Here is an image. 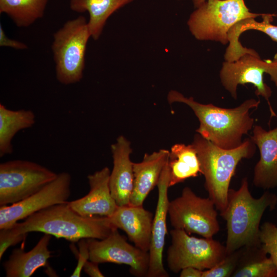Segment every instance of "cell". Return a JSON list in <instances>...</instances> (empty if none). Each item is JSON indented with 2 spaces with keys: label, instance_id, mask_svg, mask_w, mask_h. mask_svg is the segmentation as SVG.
Masks as SVG:
<instances>
[{
  "label": "cell",
  "instance_id": "cell-26",
  "mask_svg": "<svg viewBox=\"0 0 277 277\" xmlns=\"http://www.w3.org/2000/svg\"><path fill=\"white\" fill-rule=\"evenodd\" d=\"M242 248L227 254L213 267L204 270L202 277H230L234 271L241 253Z\"/></svg>",
  "mask_w": 277,
  "mask_h": 277
},
{
  "label": "cell",
  "instance_id": "cell-29",
  "mask_svg": "<svg viewBox=\"0 0 277 277\" xmlns=\"http://www.w3.org/2000/svg\"><path fill=\"white\" fill-rule=\"evenodd\" d=\"M79 253L78 254V261L76 267L71 276H81L82 270L86 262L89 260V252L87 240L85 239H81L78 242Z\"/></svg>",
  "mask_w": 277,
  "mask_h": 277
},
{
  "label": "cell",
  "instance_id": "cell-17",
  "mask_svg": "<svg viewBox=\"0 0 277 277\" xmlns=\"http://www.w3.org/2000/svg\"><path fill=\"white\" fill-rule=\"evenodd\" d=\"M116 228L123 230L134 245L149 252L153 216L143 205L130 204L118 206L114 212L108 217Z\"/></svg>",
  "mask_w": 277,
  "mask_h": 277
},
{
  "label": "cell",
  "instance_id": "cell-6",
  "mask_svg": "<svg viewBox=\"0 0 277 277\" xmlns=\"http://www.w3.org/2000/svg\"><path fill=\"white\" fill-rule=\"evenodd\" d=\"M90 37L88 22L83 16L68 21L54 34L51 48L56 77L62 84H73L83 78Z\"/></svg>",
  "mask_w": 277,
  "mask_h": 277
},
{
  "label": "cell",
  "instance_id": "cell-14",
  "mask_svg": "<svg viewBox=\"0 0 277 277\" xmlns=\"http://www.w3.org/2000/svg\"><path fill=\"white\" fill-rule=\"evenodd\" d=\"M110 172L105 167L88 175V193L79 199L68 201L69 207L83 216H110L118 207L109 187Z\"/></svg>",
  "mask_w": 277,
  "mask_h": 277
},
{
  "label": "cell",
  "instance_id": "cell-12",
  "mask_svg": "<svg viewBox=\"0 0 277 277\" xmlns=\"http://www.w3.org/2000/svg\"><path fill=\"white\" fill-rule=\"evenodd\" d=\"M71 175L62 172L30 196L10 205L1 206L0 229L11 227L18 221L50 206L67 203L71 193Z\"/></svg>",
  "mask_w": 277,
  "mask_h": 277
},
{
  "label": "cell",
  "instance_id": "cell-30",
  "mask_svg": "<svg viewBox=\"0 0 277 277\" xmlns=\"http://www.w3.org/2000/svg\"><path fill=\"white\" fill-rule=\"evenodd\" d=\"M0 46L9 47L20 50L27 48V46L24 43L8 37L1 25H0Z\"/></svg>",
  "mask_w": 277,
  "mask_h": 277
},
{
  "label": "cell",
  "instance_id": "cell-8",
  "mask_svg": "<svg viewBox=\"0 0 277 277\" xmlns=\"http://www.w3.org/2000/svg\"><path fill=\"white\" fill-rule=\"evenodd\" d=\"M58 173L35 162L14 160L0 164V206L21 201L54 180Z\"/></svg>",
  "mask_w": 277,
  "mask_h": 277
},
{
  "label": "cell",
  "instance_id": "cell-34",
  "mask_svg": "<svg viewBox=\"0 0 277 277\" xmlns=\"http://www.w3.org/2000/svg\"><path fill=\"white\" fill-rule=\"evenodd\" d=\"M194 8H197L207 0H192Z\"/></svg>",
  "mask_w": 277,
  "mask_h": 277
},
{
  "label": "cell",
  "instance_id": "cell-19",
  "mask_svg": "<svg viewBox=\"0 0 277 277\" xmlns=\"http://www.w3.org/2000/svg\"><path fill=\"white\" fill-rule=\"evenodd\" d=\"M51 235L44 234L30 251L14 249L3 265L6 277H29L38 268L46 266L51 256L48 249Z\"/></svg>",
  "mask_w": 277,
  "mask_h": 277
},
{
  "label": "cell",
  "instance_id": "cell-9",
  "mask_svg": "<svg viewBox=\"0 0 277 277\" xmlns=\"http://www.w3.org/2000/svg\"><path fill=\"white\" fill-rule=\"evenodd\" d=\"M215 209L209 197L197 196L190 187H185L180 196L169 202L168 215L173 228L211 238L220 230Z\"/></svg>",
  "mask_w": 277,
  "mask_h": 277
},
{
  "label": "cell",
  "instance_id": "cell-25",
  "mask_svg": "<svg viewBox=\"0 0 277 277\" xmlns=\"http://www.w3.org/2000/svg\"><path fill=\"white\" fill-rule=\"evenodd\" d=\"M48 0H0V13L18 27H27L44 14Z\"/></svg>",
  "mask_w": 277,
  "mask_h": 277
},
{
  "label": "cell",
  "instance_id": "cell-16",
  "mask_svg": "<svg viewBox=\"0 0 277 277\" xmlns=\"http://www.w3.org/2000/svg\"><path fill=\"white\" fill-rule=\"evenodd\" d=\"M250 138L260 153L254 168L253 185L264 189L277 187V126L267 131L255 125Z\"/></svg>",
  "mask_w": 277,
  "mask_h": 277
},
{
  "label": "cell",
  "instance_id": "cell-32",
  "mask_svg": "<svg viewBox=\"0 0 277 277\" xmlns=\"http://www.w3.org/2000/svg\"><path fill=\"white\" fill-rule=\"evenodd\" d=\"M266 73L270 76L271 80L277 87V53L274 55L272 60H271Z\"/></svg>",
  "mask_w": 277,
  "mask_h": 277
},
{
  "label": "cell",
  "instance_id": "cell-7",
  "mask_svg": "<svg viewBox=\"0 0 277 277\" xmlns=\"http://www.w3.org/2000/svg\"><path fill=\"white\" fill-rule=\"evenodd\" d=\"M170 233L171 244L166 261L168 268L173 273H177L188 267L201 270L210 269L227 254L225 246L213 238H197L175 228Z\"/></svg>",
  "mask_w": 277,
  "mask_h": 277
},
{
  "label": "cell",
  "instance_id": "cell-13",
  "mask_svg": "<svg viewBox=\"0 0 277 277\" xmlns=\"http://www.w3.org/2000/svg\"><path fill=\"white\" fill-rule=\"evenodd\" d=\"M169 180L170 171L168 161L157 185L158 197L152 222L149 250V265L147 277L169 276L163 265V254L167 233V216L170 202L168 195Z\"/></svg>",
  "mask_w": 277,
  "mask_h": 277
},
{
  "label": "cell",
  "instance_id": "cell-24",
  "mask_svg": "<svg viewBox=\"0 0 277 277\" xmlns=\"http://www.w3.org/2000/svg\"><path fill=\"white\" fill-rule=\"evenodd\" d=\"M260 245L242 248L232 277H277V266Z\"/></svg>",
  "mask_w": 277,
  "mask_h": 277
},
{
  "label": "cell",
  "instance_id": "cell-27",
  "mask_svg": "<svg viewBox=\"0 0 277 277\" xmlns=\"http://www.w3.org/2000/svg\"><path fill=\"white\" fill-rule=\"evenodd\" d=\"M259 239L262 247L277 266V225L264 223L260 226Z\"/></svg>",
  "mask_w": 277,
  "mask_h": 277
},
{
  "label": "cell",
  "instance_id": "cell-31",
  "mask_svg": "<svg viewBox=\"0 0 277 277\" xmlns=\"http://www.w3.org/2000/svg\"><path fill=\"white\" fill-rule=\"evenodd\" d=\"M98 264V263L88 260L85 264L83 269L91 277H103L104 275L100 270Z\"/></svg>",
  "mask_w": 277,
  "mask_h": 277
},
{
  "label": "cell",
  "instance_id": "cell-15",
  "mask_svg": "<svg viewBox=\"0 0 277 277\" xmlns=\"http://www.w3.org/2000/svg\"><path fill=\"white\" fill-rule=\"evenodd\" d=\"M113 168L109 177L111 195L118 206L130 204L133 188V163L130 142L123 135L119 136L111 145Z\"/></svg>",
  "mask_w": 277,
  "mask_h": 277
},
{
  "label": "cell",
  "instance_id": "cell-5",
  "mask_svg": "<svg viewBox=\"0 0 277 277\" xmlns=\"http://www.w3.org/2000/svg\"><path fill=\"white\" fill-rule=\"evenodd\" d=\"M263 14L251 12L245 0H207L195 8L187 21L192 35L199 41L228 44V33L240 21Z\"/></svg>",
  "mask_w": 277,
  "mask_h": 277
},
{
  "label": "cell",
  "instance_id": "cell-1",
  "mask_svg": "<svg viewBox=\"0 0 277 277\" xmlns=\"http://www.w3.org/2000/svg\"><path fill=\"white\" fill-rule=\"evenodd\" d=\"M170 104L183 103L189 106L197 117L200 125L196 133L214 145L225 149L236 148L243 143L244 135L248 134L254 126V118L250 111L256 109L260 100L250 98L239 106L224 108L212 104H204L193 97H186L176 90L167 95Z\"/></svg>",
  "mask_w": 277,
  "mask_h": 277
},
{
  "label": "cell",
  "instance_id": "cell-11",
  "mask_svg": "<svg viewBox=\"0 0 277 277\" xmlns=\"http://www.w3.org/2000/svg\"><path fill=\"white\" fill-rule=\"evenodd\" d=\"M86 240L90 261L98 264L111 263L127 265L133 275L147 276L149 265V252L129 243L117 229L104 239Z\"/></svg>",
  "mask_w": 277,
  "mask_h": 277
},
{
  "label": "cell",
  "instance_id": "cell-20",
  "mask_svg": "<svg viewBox=\"0 0 277 277\" xmlns=\"http://www.w3.org/2000/svg\"><path fill=\"white\" fill-rule=\"evenodd\" d=\"M263 21L258 22L255 18L242 19L234 25L228 33V46L224 54L225 61L233 62L246 53H256L254 50L244 47L239 41L240 36L245 31L254 30L261 31L277 43V25L272 24L273 15L263 14Z\"/></svg>",
  "mask_w": 277,
  "mask_h": 277
},
{
  "label": "cell",
  "instance_id": "cell-18",
  "mask_svg": "<svg viewBox=\"0 0 277 277\" xmlns=\"http://www.w3.org/2000/svg\"><path fill=\"white\" fill-rule=\"evenodd\" d=\"M169 154V150L160 149L151 153H145L141 162L133 163V188L130 204L143 205L148 195L157 186L168 162Z\"/></svg>",
  "mask_w": 277,
  "mask_h": 277
},
{
  "label": "cell",
  "instance_id": "cell-4",
  "mask_svg": "<svg viewBox=\"0 0 277 277\" xmlns=\"http://www.w3.org/2000/svg\"><path fill=\"white\" fill-rule=\"evenodd\" d=\"M191 144L197 153L208 197L221 212L226 206L230 181L238 163L243 159L252 157L256 146L251 138H247L239 147L225 149L214 145L197 133Z\"/></svg>",
  "mask_w": 277,
  "mask_h": 277
},
{
  "label": "cell",
  "instance_id": "cell-10",
  "mask_svg": "<svg viewBox=\"0 0 277 277\" xmlns=\"http://www.w3.org/2000/svg\"><path fill=\"white\" fill-rule=\"evenodd\" d=\"M271 60L261 59L258 53H246L233 62L224 61L220 71V78L224 88L236 100L239 85L250 84L255 88V93L267 102L270 112V119L277 117L270 104L272 94L270 87L264 81Z\"/></svg>",
  "mask_w": 277,
  "mask_h": 277
},
{
  "label": "cell",
  "instance_id": "cell-28",
  "mask_svg": "<svg viewBox=\"0 0 277 277\" xmlns=\"http://www.w3.org/2000/svg\"><path fill=\"white\" fill-rule=\"evenodd\" d=\"M26 235L15 233L10 228L0 229V259L9 247L21 242Z\"/></svg>",
  "mask_w": 277,
  "mask_h": 277
},
{
  "label": "cell",
  "instance_id": "cell-3",
  "mask_svg": "<svg viewBox=\"0 0 277 277\" xmlns=\"http://www.w3.org/2000/svg\"><path fill=\"white\" fill-rule=\"evenodd\" d=\"M276 204L277 195L268 191L254 198L249 190L247 177L243 179L238 190L229 188L226 206L220 212L226 222L227 254L244 247L261 245V220L265 211L274 209Z\"/></svg>",
  "mask_w": 277,
  "mask_h": 277
},
{
  "label": "cell",
  "instance_id": "cell-33",
  "mask_svg": "<svg viewBox=\"0 0 277 277\" xmlns=\"http://www.w3.org/2000/svg\"><path fill=\"white\" fill-rule=\"evenodd\" d=\"M192 267H188L183 268L180 272V277H202L203 271Z\"/></svg>",
  "mask_w": 277,
  "mask_h": 277
},
{
  "label": "cell",
  "instance_id": "cell-2",
  "mask_svg": "<svg viewBox=\"0 0 277 277\" xmlns=\"http://www.w3.org/2000/svg\"><path fill=\"white\" fill-rule=\"evenodd\" d=\"M67 202L36 212L9 228L18 234L41 232L72 242L83 239H104L117 229L108 217L82 216L72 210Z\"/></svg>",
  "mask_w": 277,
  "mask_h": 277
},
{
  "label": "cell",
  "instance_id": "cell-23",
  "mask_svg": "<svg viewBox=\"0 0 277 277\" xmlns=\"http://www.w3.org/2000/svg\"><path fill=\"white\" fill-rule=\"evenodd\" d=\"M168 165L169 187L201 173L197 153L192 144L173 145L169 151Z\"/></svg>",
  "mask_w": 277,
  "mask_h": 277
},
{
  "label": "cell",
  "instance_id": "cell-22",
  "mask_svg": "<svg viewBox=\"0 0 277 277\" xmlns=\"http://www.w3.org/2000/svg\"><path fill=\"white\" fill-rule=\"evenodd\" d=\"M35 118L31 110H11L0 104L1 157L12 153L14 136L19 131L32 127L35 123Z\"/></svg>",
  "mask_w": 277,
  "mask_h": 277
},
{
  "label": "cell",
  "instance_id": "cell-21",
  "mask_svg": "<svg viewBox=\"0 0 277 277\" xmlns=\"http://www.w3.org/2000/svg\"><path fill=\"white\" fill-rule=\"evenodd\" d=\"M134 0H70L72 11L89 14L88 26L91 37L97 40L108 18L115 11Z\"/></svg>",
  "mask_w": 277,
  "mask_h": 277
}]
</instances>
